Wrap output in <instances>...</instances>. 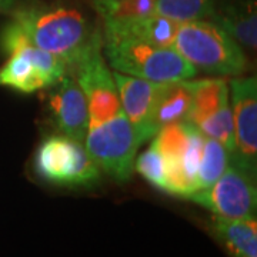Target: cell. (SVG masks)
<instances>
[{"instance_id":"cell-1","label":"cell","mask_w":257,"mask_h":257,"mask_svg":"<svg viewBox=\"0 0 257 257\" xmlns=\"http://www.w3.org/2000/svg\"><path fill=\"white\" fill-rule=\"evenodd\" d=\"M12 15L32 45L62 57L67 66L94 32L82 10L66 5L30 3L15 9Z\"/></svg>"},{"instance_id":"cell-2","label":"cell","mask_w":257,"mask_h":257,"mask_svg":"<svg viewBox=\"0 0 257 257\" xmlns=\"http://www.w3.org/2000/svg\"><path fill=\"white\" fill-rule=\"evenodd\" d=\"M173 49L197 72L237 77L247 69L243 47L211 20L180 23Z\"/></svg>"},{"instance_id":"cell-3","label":"cell","mask_w":257,"mask_h":257,"mask_svg":"<svg viewBox=\"0 0 257 257\" xmlns=\"http://www.w3.org/2000/svg\"><path fill=\"white\" fill-rule=\"evenodd\" d=\"M0 46L9 55L0 67L3 87L30 94L53 86L67 73V64L62 57L32 45L13 20L3 29Z\"/></svg>"},{"instance_id":"cell-4","label":"cell","mask_w":257,"mask_h":257,"mask_svg":"<svg viewBox=\"0 0 257 257\" xmlns=\"http://www.w3.org/2000/svg\"><path fill=\"white\" fill-rule=\"evenodd\" d=\"M103 52L113 72L150 82L190 80L199 73L173 47L127 39H103Z\"/></svg>"},{"instance_id":"cell-5","label":"cell","mask_w":257,"mask_h":257,"mask_svg":"<svg viewBox=\"0 0 257 257\" xmlns=\"http://www.w3.org/2000/svg\"><path fill=\"white\" fill-rule=\"evenodd\" d=\"M83 146L104 175L117 182L132 177L140 145L123 109L110 119L89 121Z\"/></svg>"},{"instance_id":"cell-6","label":"cell","mask_w":257,"mask_h":257,"mask_svg":"<svg viewBox=\"0 0 257 257\" xmlns=\"http://www.w3.org/2000/svg\"><path fill=\"white\" fill-rule=\"evenodd\" d=\"M87 101L89 121H103L121 110L110 67L103 59V35L94 29L90 40L67 66Z\"/></svg>"},{"instance_id":"cell-7","label":"cell","mask_w":257,"mask_h":257,"mask_svg":"<svg viewBox=\"0 0 257 257\" xmlns=\"http://www.w3.org/2000/svg\"><path fill=\"white\" fill-rule=\"evenodd\" d=\"M33 166L39 177L62 187L93 186L101 175L83 143L63 135L47 136L40 143Z\"/></svg>"},{"instance_id":"cell-8","label":"cell","mask_w":257,"mask_h":257,"mask_svg":"<svg viewBox=\"0 0 257 257\" xmlns=\"http://www.w3.org/2000/svg\"><path fill=\"white\" fill-rule=\"evenodd\" d=\"M187 200L223 219L256 217V177L237 166L230 165L214 183L193 193Z\"/></svg>"},{"instance_id":"cell-9","label":"cell","mask_w":257,"mask_h":257,"mask_svg":"<svg viewBox=\"0 0 257 257\" xmlns=\"http://www.w3.org/2000/svg\"><path fill=\"white\" fill-rule=\"evenodd\" d=\"M234 124L231 165L256 177L257 173V80L256 76L233 77L229 86Z\"/></svg>"},{"instance_id":"cell-10","label":"cell","mask_w":257,"mask_h":257,"mask_svg":"<svg viewBox=\"0 0 257 257\" xmlns=\"http://www.w3.org/2000/svg\"><path fill=\"white\" fill-rule=\"evenodd\" d=\"M42 99L45 101L47 117L59 135L83 143L89 127V109L86 97L73 76L64 74L59 82L45 89Z\"/></svg>"},{"instance_id":"cell-11","label":"cell","mask_w":257,"mask_h":257,"mask_svg":"<svg viewBox=\"0 0 257 257\" xmlns=\"http://www.w3.org/2000/svg\"><path fill=\"white\" fill-rule=\"evenodd\" d=\"M119 93L120 106L136 132L139 145H143V135L152 114L162 83L150 82L127 74L111 72Z\"/></svg>"},{"instance_id":"cell-12","label":"cell","mask_w":257,"mask_h":257,"mask_svg":"<svg viewBox=\"0 0 257 257\" xmlns=\"http://www.w3.org/2000/svg\"><path fill=\"white\" fill-rule=\"evenodd\" d=\"M209 20L229 33L243 47V50H256V0H216V6Z\"/></svg>"},{"instance_id":"cell-13","label":"cell","mask_w":257,"mask_h":257,"mask_svg":"<svg viewBox=\"0 0 257 257\" xmlns=\"http://www.w3.org/2000/svg\"><path fill=\"white\" fill-rule=\"evenodd\" d=\"M177 28L179 23L173 20L150 15L119 22H104L101 35L103 39H127L155 46L173 47Z\"/></svg>"},{"instance_id":"cell-14","label":"cell","mask_w":257,"mask_h":257,"mask_svg":"<svg viewBox=\"0 0 257 257\" xmlns=\"http://www.w3.org/2000/svg\"><path fill=\"white\" fill-rule=\"evenodd\" d=\"M192 104V80L162 83L143 135V143L152 140L167 124L184 121Z\"/></svg>"},{"instance_id":"cell-15","label":"cell","mask_w":257,"mask_h":257,"mask_svg":"<svg viewBox=\"0 0 257 257\" xmlns=\"http://www.w3.org/2000/svg\"><path fill=\"white\" fill-rule=\"evenodd\" d=\"M209 230L230 257H257V220L213 216Z\"/></svg>"},{"instance_id":"cell-16","label":"cell","mask_w":257,"mask_h":257,"mask_svg":"<svg viewBox=\"0 0 257 257\" xmlns=\"http://www.w3.org/2000/svg\"><path fill=\"white\" fill-rule=\"evenodd\" d=\"M229 82L223 77L192 80V104L186 121L194 127L229 106Z\"/></svg>"},{"instance_id":"cell-17","label":"cell","mask_w":257,"mask_h":257,"mask_svg":"<svg viewBox=\"0 0 257 257\" xmlns=\"http://www.w3.org/2000/svg\"><path fill=\"white\" fill-rule=\"evenodd\" d=\"M230 165H231V160H230V153L227 152V149L223 146L220 142L204 136L202 159H200L199 173H197L199 190L206 189L214 183L226 172V169Z\"/></svg>"},{"instance_id":"cell-18","label":"cell","mask_w":257,"mask_h":257,"mask_svg":"<svg viewBox=\"0 0 257 257\" xmlns=\"http://www.w3.org/2000/svg\"><path fill=\"white\" fill-rule=\"evenodd\" d=\"M216 6V0H156V15L186 23L194 20H209Z\"/></svg>"},{"instance_id":"cell-19","label":"cell","mask_w":257,"mask_h":257,"mask_svg":"<svg viewBox=\"0 0 257 257\" xmlns=\"http://www.w3.org/2000/svg\"><path fill=\"white\" fill-rule=\"evenodd\" d=\"M104 22H119L156 15V0H92Z\"/></svg>"},{"instance_id":"cell-20","label":"cell","mask_w":257,"mask_h":257,"mask_svg":"<svg viewBox=\"0 0 257 257\" xmlns=\"http://www.w3.org/2000/svg\"><path fill=\"white\" fill-rule=\"evenodd\" d=\"M193 124L189 121H177L160 128L153 136L152 145L165 157L166 162H175L183 156L189 145Z\"/></svg>"},{"instance_id":"cell-21","label":"cell","mask_w":257,"mask_h":257,"mask_svg":"<svg viewBox=\"0 0 257 257\" xmlns=\"http://www.w3.org/2000/svg\"><path fill=\"white\" fill-rule=\"evenodd\" d=\"M135 170L152 186L165 190L166 160L153 145L135 160Z\"/></svg>"},{"instance_id":"cell-22","label":"cell","mask_w":257,"mask_h":257,"mask_svg":"<svg viewBox=\"0 0 257 257\" xmlns=\"http://www.w3.org/2000/svg\"><path fill=\"white\" fill-rule=\"evenodd\" d=\"M33 3V0H0V10H15Z\"/></svg>"}]
</instances>
